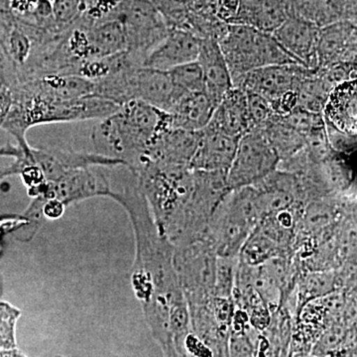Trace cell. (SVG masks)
Segmentation results:
<instances>
[{
  "label": "cell",
  "mask_w": 357,
  "mask_h": 357,
  "mask_svg": "<svg viewBox=\"0 0 357 357\" xmlns=\"http://www.w3.org/2000/svg\"><path fill=\"white\" fill-rule=\"evenodd\" d=\"M110 198L128 211L135 236V259L131 285L139 301L148 328L164 357H178L174 344L172 321L188 311L175 264V246L160 231L137 176L128 170L122 190H112Z\"/></svg>",
  "instance_id": "obj_1"
},
{
  "label": "cell",
  "mask_w": 357,
  "mask_h": 357,
  "mask_svg": "<svg viewBox=\"0 0 357 357\" xmlns=\"http://www.w3.org/2000/svg\"><path fill=\"white\" fill-rule=\"evenodd\" d=\"M169 128H172L169 112L132 100L96 124L91 133V145L96 153L121 160L134 170L144 161L157 134Z\"/></svg>",
  "instance_id": "obj_2"
},
{
  "label": "cell",
  "mask_w": 357,
  "mask_h": 357,
  "mask_svg": "<svg viewBox=\"0 0 357 357\" xmlns=\"http://www.w3.org/2000/svg\"><path fill=\"white\" fill-rule=\"evenodd\" d=\"M261 220L255 188L232 190L213 213L204 239L218 256H239Z\"/></svg>",
  "instance_id": "obj_3"
},
{
  "label": "cell",
  "mask_w": 357,
  "mask_h": 357,
  "mask_svg": "<svg viewBox=\"0 0 357 357\" xmlns=\"http://www.w3.org/2000/svg\"><path fill=\"white\" fill-rule=\"evenodd\" d=\"M220 45L234 86L252 70L269 66L301 65L277 42L272 33L250 25L229 24Z\"/></svg>",
  "instance_id": "obj_4"
},
{
  "label": "cell",
  "mask_w": 357,
  "mask_h": 357,
  "mask_svg": "<svg viewBox=\"0 0 357 357\" xmlns=\"http://www.w3.org/2000/svg\"><path fill=\"white\" fill-rule=\"evenodd\" d=\"M218 257L206 239L175 248L174 264L189 306L215 297Z\"/></svg>",
  "instance_id": "obj_5"
},
{
  "label": "cell",
  "mask_w": 357,
  "mask_h": 357,
  "mask_svg": "<svg viewBox=\"0 0 357 357\" xmlns=\"http://www.w3.org/2000/svg\"><path fill=\"white\" fill-rule=\"evenodd\" d=\"M280 162L264 131L253 129L239 140L236 157L227 172L229 189L253 187L275 172Z\"/></svg>",
  "instance_id": "obj_6"
},
{
  "label": "cell",
  "mask_w": 357,
  "mask_h": 357,
  "mask_svg": "<svg viewBox=\"0 0 357 357\" xmlns=\"http://www.w3.org/2000/svg\"><path fill=\"white\" fill-rule=\"evenodd\" d=\"M119 20L126 30L128 51L144 67L145 61L171 29L151 0H130Z\"/></svg>",
  "instance_id": "obj_7"
},
{
  "label": "cell",
  "mask_w": 357,
  "mask_h": 357,
  "mask_svg": "<svg viewBox=\"0 0 357 357\" xmlns=\"http://www.w3.org/2000/svg\"><path fill=\"white\" fill-rule=\"evenodd\" d=\"M100 168L102 167L73 169L56 182L49 183V190L44 199H57L69 206L95 197L110 198L112 183Z\"/></svg>",
  "instance_id": "obj_8"
},
{
  "label": "cell",
  "mask_w": 357,
  "mask_h": 357,
  "mask_svg": "<svg viewBox=\"0 0 357 357\" xmlns=\"http://www.w3.org/2000/svg\"><path fill=\"white\" fill-rule=\"evenodd\" d=\"M312 70L296 64L269 66L248 73L234 88L257 93L272 105L286 93L298 91Z\"/></svg>",
  "instance_id": "obj_9"
},
{
  "label": "cell",
  "mask_w": 357,
  "mask_h": 357,
  "mask_svg": "<svg viewBox=\"0 0 357 357\" xmlns=\"http://www.w3.org/2000/svg\"><path fill=\"white\" fill-rule=\"evenodd\" d=\"M187 93L174 83L170 73L141 67L134 70L129 82V98L153 105L170 114Z\"/></svg>",
  "instance_id": "obj_10"
},
{
  "label": "cell",
  "mask_w": 357,
  "mask_h": 357,
  "mask_svg": "<svg viewBox=\"0 0 357 357\" xmlns=\"http://www.w3.org/2000/svg\"><path fill=\"white\" fill-rule=\"evenodd\" d=\"M201 135V131L166 129L157 134L156 137L150 143L146 157L143 162L149 160L159 165L191 168Z\"/></svg>",
  "instance_id": "obj_11"
},
{
  "label": "cell",
  "mask_w": 357,
  "mask_h": 357,
  "mask_svg": "<svg viewBox=\"0 0 357 357\" xmlns=\"http://www.w3.org/2000/svg\"><path fill=\"white\" fill-rule=\"evenodd\" d=\"M319 32L318 26L292 14L272 34L303 67L317 70Z\"/></svg>",
  "instance_id": "obj_12"
},
{
  "label": "cell",
  "mask_w": 357,
  "mask_h": 357,
  "mask_svg": "<svg viewBox=\"0 0 357 357\" xmlns=\"http://www.w3.org/2000/svg\"><path fill=\"white\" fill-rule=\"evenodd\" d=\"M202 39L185 30L172 29L167 38L151 52L144 67L168 72L185 64L196 62Z\"/></svg>",
  "instance_id": "obj_13"
},
{
  "label": "cell",
  "mask_w": 357,
  "mask_h": 357,
  "mask_svg": "<svg viewBox=\"0 0 357 357\" xmlns=\"http://www.w3.org/2000/svg\"><path fill=\"white\" fill-rule=\"evenodd\" d=\"M191 163L192 170L229 172L236 157L241 138L206 126Z\"/></svg>",
  "instance_id": "obj_14"
},
{
  "label": "cell",
  "mask_w": 357,
  "mask_h": 357,
  "mask_svg": "<svg viewBox=\"0 0 357 357\" xmlns=\"http://www.w3.org/2000/svg\"><path fill=\"white\" fill-rule=\"evenodd\" d=\"M198 63L203 70L204 93L211 102L218 107L225 95L234 88L231 74L220 42L215 40H202Z\"/></svg>",
  "instance_id": "obj_15"
},
{
  "label": "cell",
  "mask_w": 357,
  "mask_h": 357,
  "mask_svg": "<svg viewBox=\"0 0 357 357\" xmlns=\"http://www.w3.org/2000/svg\"><path fill=\"white\" fill-rule=\"evenodd\" d=\"M208 126L241 138L252 130L248 93L241 88L230 89L215 110Z\"/></svg>",
  "instance_id": "obj_16"
},
{
  "label": "cell",
  "mask_w": 357,
  "mask_h": 357,
  "mask_svg": "<svg viewBox=\"0 0 357 357\" xmlns=\"http://www.w3.org/2000/svg\"><path fill=\"white\" fill-rule=\"evenodd\" d=\"M324 116L342 132L357 134V77L333 88Z\"/></svg>",
  "instance_id": "obj_17"
},
{
  "label": "cell",
  "mask_w": 357,
  "mask_h": 357,
  "mask_svg": "<svg viewBox=\"0 0 357 357\" xmlns=\"http://www.w3.org/2000/svg\"><path fill=\"white\" fill-rule=\"evenodd\" d=\"M215 109L217 105L204 91L187 93L170 112L172 128L202 131L210 123Z\"/></svg>",
  "instance_id": "obj_18"
},
{
  "label": "cell",
  "mask_w": 357,
  "mask_h": 357,
  "mask_svg": "<svg viewBox=\"0 0 357 357\" xmlns=\"http://www.w3.org/2000/svg\"><path fill=\"white\" fill-rule=\"evenodd\" d=\"M88 33L93 60L109 57L126 51L128 48L126 30L121 20L103 21L93 25L88 24Z\"/></svg>",
  "instance_id": "obj_19"
},
{
  "label": "cell",
  "mask_w": 357,
  "mask_h": 357,
  "mask_svg": "<svg viewBox=\"0 0 357 357\" xmlns=\"http://www.w3.org/2000/svg\"><path fill=\"white\" fill-rule=\"evenodd\" d=\"M262 130L281 162L292 158L306 147V136L291 128L277 115Z\"/></svg>",
  "instance_id": "obj_20"
},
{
  "label": "cell",
  "mask_w": 357,
  "mask_h": 357,
  "mask_svg": "<svg viewBox=\"0 0 357 357\" xmlns=\"http://www.w3.org/2000/svg\"><path fill=\"white\" fill-rule=\"evenodd\" d=\"M292 13L323 28L340 21L342 0H292Z\"/></svg>",
  "instance_id": "obj_21"
},
{
  "label": "cell",
  "mask_w": 357,
  "mask_h": 357,
  "mask_svg": "<svg viewBox=\"0 0 357 357\" xmlns=\"http://www.w3.org/2000/svg\"><path fill=\"white\" fill-rule=\"evenodd\" d=\"M292 0H265L250 26L273 33L292 15Z\"/></svg>",
  "instance_id": "obj_22"
},
{
  "label": "cell",
  "mask_w": 357,
  "mask_h": 357,
  "mask_svg": "<svg viewBox=\"0 0 357 357\" xmlns=\"http://www.w3.org/2000/svg\"><path fill=\"white\" fill-rule=\"evenodd\" d=\"M170 29L187 30L192 13V0H151Z\"/></svg>",
  "instance_id": "obj_23"
},
{
  "label": "cell",
  "mask_w": 357,
  "mask_h": 357,
  "mask_svg": "<svg viewBox=\"0 0 357 357\" xmlns=\"http://www.w3.org/2000/svg\"><path fill=\"white\" fill-rule=\"evenodd\" d=\"M239 256H218L215 296L227 299H234L236 289Z\"/></svg>",
  "instance_id": "obj_24"
},
{
  "label": "cell",
  "mask_w": 357,
  "mask_h": 357,
  "mask_svg": "<svg viewBox=\"0 0 357 357\" xmlns=\"http://www.w3.org/2000/svg\"><path fill=\"white\" fill-rule=\"evenodd\" d=\"M174 83L185 93H203L206 89L203 70L198 61L168 70Z\"/></svg>",
  "instance_id": "obj_25"
},
{
  "label": "cell",
  "mask_w": 357,
  "mask_h": 357,
  "mask_svg": "<svg viewBox=\"0 0 357 357\" xmlns=\"http://www.w3.org/2000/svg\"><path fill=\"white\" fill-rule=\"evenodd\" d=\"M21 311L6 301L0 302V349L13 351L17 349L16 325Z\"/></svg>",
  "instance_id": "obj_26"
},
{
  "label": "cell",
  "mask_w": 357,
  "mask_h": 357,
  "mask_svg": "<svg viewBox=\"0 0 357 357\" xmlns=\"http://www.w3.org/2000/svg\"><path fill=\"white\" fill-rule=\"evenodd\" d=\"M282 121L286 122L288 126L304 134L305 136L310 135L314 131L325 128L323 114L307 112V110L297 109L286 116H280Z\"/></svg>",
  "instance_id": "obj_27"
},
{
  "label": "cell",
  "mask_w": 357,
  "mask_h": 357,
  "mask_svg": "<svg viewBox=\"0 0 357 357\" xmlns=\"http://www.w3.org/2000/svg\"><path fill=\"white\" fill-rule=\"evenodd\" d=\"M249 114H250L251 126L253 129H263L276 116L271 103L252 91H246Z\"/></svg>",
  "instance_id": "obj_28"
},
{
  "label": "cell",
  "mask_w": 357,
  "mask_h": 357,
  "mask_svg": "<svg viewBox=\"0 0 357 357\" xmlns=\"http://www.w3.org/2000/svg\"><path fill=\"white\" fill-rule=\"evenodd\" d=\"M265 0H239L238 10L230 24L250 25Z\"/></svg>",
  "instance_id": "obj_29"
},
{
  "label": "cell",
  "mask_w": 357,
  "mask_h": 357,
  "mask_svg": "<svg viewBox=\"0 0 357 357\" xmlns=\"http://www.w3.org/2000/svg\"><path fill=\"white\" fill-rule=\"evenodd\" d=\"M192 4L194 13L220 18L223 0H192Z\"/></svg>",
  "instance_id": "obj_30"
},
{
  "label": "cell",
  "mask_w": 357,
  "mask_h": 357,
  "mask_svg": "<svg viewBox=\"0 0 357 357\" xmlns=\"http://www.w3.org/2000/svg\"><path fill=\"white\" fill-rule=\"evenodd\" d=\"M67 206L57 199H47L44 204V215L46 220H58L64 215Z\"/></svg>",
  "instance_id": "obj_31"
},
{
  "label": "cell",
  "mask_w": 357,
  "mask_h": 357,
  "mask_svg": "<svg viewBox=\"0 0 357 357\" xmlns=\"http://www.w3.org/2000/svg\"><path fill=\"white\" fill-rule=\"evenodd\" d=\"M238 6L239 0H223L220 20L230 24V22L236 17L237 10H238Z\"/></svg>",
  "instance_id": "obj_32"
},
{
  "label": "cell",
  "mask_w": 357,
  "mask_h": 357,
  "mask_svg": "<svg viewBox=\"0 0 357 357\" xmlns=\"http://www.w3.org/2000/svg\"><path fill=\"white\" fill-rule=\"evenodd\" d=\"M0 357H27L24 356V354H22L20 351V349H13V351H1L0 352Z\"/></svg>",
  "instance_id": "obj_33"
},
{
  "label": "cell",
  "mask_w": 357,
  "mask_h": 357,
  "mask_svg": "<svg viewBox=\"0 0 357 357\" xmlns=\"http://www.w3.org/2000/svg\"><path fill=\"white\" fill-rule=\"evenodd\" d=\"M44 55H45V54H44ZM44 55H43V56H44ZM41 59H42V58H41ZM40 61H41V60H40ZM39 63H40V62H39ZM38 65H39V64H38ZM37 68H38V67H37ZM36 79H38V77H37V70H36Z\"/></svg>",
  "instance_id": "obj_34"
},
{
  "label": "cell",
  "mask_w": 357,
  "mask_h": 357,
  "mask_svg": "<svg viewBox=\"0 0 357 357\" xmlns=\"http://www.w3.org/2000/svg\"><path fill=\"white\" fill-rule=\"evenodd\" d=\"M55 357H66V356H55Z\"/></svg>",
  "instance_id": "obj_35"
}]
</instances>
